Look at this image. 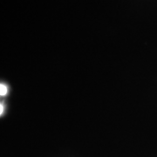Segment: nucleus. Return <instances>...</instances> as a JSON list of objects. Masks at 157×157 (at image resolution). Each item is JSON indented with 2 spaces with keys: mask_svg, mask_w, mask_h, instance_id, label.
Masks as SVG:
<instances>
[{
  "mask_svg": "<svg viewBox=\"0 0 157 157\" xmlns=\"http://www.w3.org/2000/svg\"><path fill=\"white\" fill-rule=\"evenodd\" d=\"M7 94V87L6 85L1 84L0 86V94L1 96H5Z\"/></svg>",
  "mask_w": 157,
  "mask_h": 157,
  "instance_id": "f257e3e1",
  "label": "nucleus"
},
{
  "mask_svg": "<svg viewBox=\"0 0 157 157\" xmlns=\"http://www.w3.org/2000/svg\"><path fill=\"white\" fill-rule=\"evenodd\" d=\"M3 113V104H1V114Z\"/></svg>",
  "mask_w": 157,
  "mask_h": 157,
  "instance_id": "f03ea898",
  "label": "nucleus"
}]
</instances>
